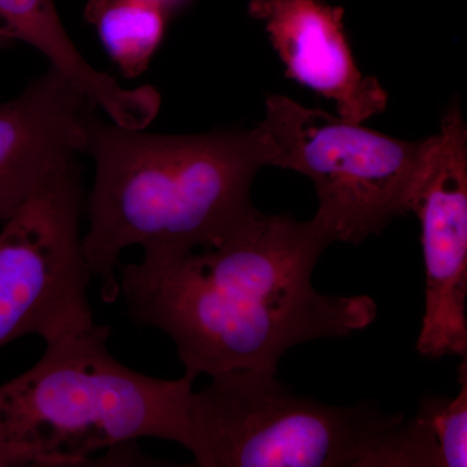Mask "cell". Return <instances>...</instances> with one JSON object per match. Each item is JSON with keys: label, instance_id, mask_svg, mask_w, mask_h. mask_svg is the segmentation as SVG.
I'll return each instance as SVG.
<instances>
[{"label": "cell", "instance_id": "1", "mask_svg": "<svg viewBox=\"0 0 467 467\" xmlns=\"http://www.w3.org/2000/svg\"><path fill=\"white\" fill-rule=\"evenodd\" d=\"M333 243L313 218L256 211L213 247L119 264V292L140 324L173 340L190 379L236 370L276 374L294 347L348 337L377 317L371 297L313 287V269Z\"/></svg>", "mask_w": 467, "mask_h": 467}, {"label": "cell", "instance_id": "2", "mask_svg": "<svg viewBox=\"0 0 467 467\" xmlns=\"http://www.w3.org/2000/svg\"><path fill=\"white\" fill-rule=\"evenodd\" d=\"M85 153L95 180L82 245L106 303L119 295L125 248L140 245L144 260L180 259L220 244L257 211L251 186L265 165L254 129L150 134L95 116Z\"/></svg>", "mask_w": 467, "mask_h": 467}, {"label": "cell", "instance_id": "3", "mask_svg": "<svg viewBox=\"0 0 467 467\" xmlns=\"http://www.w3.org/2000/svg\"><path fill=\"white\" fill-rule=\"evenodd\" d=\"M109 326L48 343L26 373L0 386L5 466L98 465L94 454L142 438L189 444L193 380L160 379L109 350Z\"/></svg>", "mask_w": 467, "mask_h": 467}, {"label": "cell", "instance_id": "4", "mask_svg": "<svg viewBox=\"0 0 467 467\" xmlns=\"http://www.w3.org/2000/svg\"><path fill=\"white\" fill-rule=\"evenodd\" d=\"M276 374L236 370L193 391L189 444L199 467H364L402 414L303 398Z\"/></svg>", "mask_w": 467, "mask_h": 467}, {"label": "cell", "instance_id": "5", "mask_svg": "<svg viewBox=\"0 0 467 467\" xmlns=\"http://www.w3.org/2000/svg\"><path fill=\"white\" fill-rule=\"evenodd\" d=\"M254 137L265 167L306 175L317 192L313 220L333 242L361 244L409 213L430 137L404 140L301 106L284 95L266 98Z\"/></svg>", "mask_w": 467, "mask_h": 467}, {"label": "cell", "instance_id": "6", "mask_svg": "<svg viewBox=\"0 0 467 467\" xmlns=\"http://www.w3.org/2000/svg\"><path fill=\"white\" fill-rule=\"evenodd\" d=\"M77 158L55 169L0 232V348L26 335L46 343L94 326L81 234Z\"/></svg>", "mask_w": 467, "mask_h": 467}, {"label": "cell", "instance_id": "7", "mask_svg": "<svg viewBox=\"0 0 467 467\" xmlns=\"http://www.w3.org/2000/svg\"><path fill=\"white\" fill-rule=\"evenodd\" d=\"M409 202L420 225L426 306L416 348L423 358L467 355V129L459 100L431 135Z\"/></svg>", "mask_w": 467, "mask_h": 467}, {"label": "cell", "instance_id": "8", "mask_svg": "<svg viewBox=\"0 0 467 467\" xmlns=\"http://www.w3.org/2000/svg\"><path fill=\"white\" fill-rule=\"evenodd\" d=\"M248 12L265 27L285 76L334 101L337 115L362 124L386 110L389 94L353 57L343 8L325 0H251Z\"/></svg>", "mask_w": 467, "mask_h": 467}, {"label": "cell", "instance_id": "9", "mask_svg": "<svg viewBox=\"0 0 467 467\" xmlns=\"http://www.w3.org/2000/svg\"><path fill=\"white\" fill-rule=\"evenodd\" d=\"M97 107L50 67L16 99L0 104V221L5 223L61 164L85 153Z\"/></svg>", "mask_w": 467, "mask_h": 467}, {"label": "cell", "instance_id": "10", "mask_svg": "<svg viewBox=\"0 0 467 467\" xmlns=\"http://www.w3.org/2000/svg\"><path fill=\"white\" fill-rule=\"evenodd\" d=\"M0 26L16 41L33 46L50 60L95 107L116 125L144 129L158 116L161 98L155 88H121L112 77L94 69L77 50L58 17L54 0H0Z\"/></svg>", "mask_w": 467, "mask_h": 467}, {"label": "cell", "instance_id": "11", "mask_svg": "<svg viewBox=\"0 0 467 467\" xmlns=\"http://www.w3.org/2000/svg\"><path fill=\"white\" fill-rule=\"evenodd\" d=\"M459 368V395L422 399L417 416L389 427L364 467H466L467 365Z\"/></svg>", "mask_w": 467, "mask_h": 467}, {"label": "cell", "instance_id": "12", "mask_svg": "<svg viewBox=\"0 0 467 467\" xmlns=\"http://www.w3.org/2000/svg\"><path fill=\"white\" fill-rule=\"evenodd\" d=\"M85 17L122 73L137 77L161 43L168 14L149 0H88Z\"/></svg>", "mask_w": 467, "mask_h": 467}, {"label": "cell", "instance_id": "13", "mask_svg": "<svg viewBox=\"0 0 467 467\" xmlns=\"http://www.w3.org/2000/svg\"><path fill=\"white\" fill-rule=\"evenodd\" d=\"M149 2L159 5L160 8L164 9V11L169 15L173 11V9L180 7V5L186 2V0H149Z\"/></svg>", "mask_w": 467, "mask_h": 467}, {"label": "cell", "instance_id": "14", "mask_svg": "<svg viewBox=\"0 0 467 467\" xmlns=\"http://www.w3.org/2000/svg\"><path fill=\"white\" fill-rule=\"evenodd\" d=\"M15 41H16V39L12 36V33L8 32L5 27L0 26V48L7 47V46L12 45Z\"/></svg>", "mask_w": 467, "mask_h": 467}]
</instances>
